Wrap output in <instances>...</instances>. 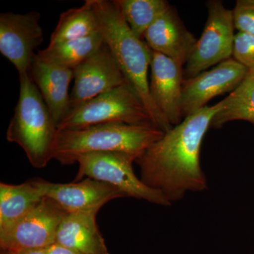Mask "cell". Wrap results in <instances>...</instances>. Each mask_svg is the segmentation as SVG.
<instances>
[{
  "label": "cell",
  "instance_id": "cell-1",
  "mask_svg": "<svg viewBox=\"0 0 254 254\" xmlns=\"http://www.w3.org/2000/svg\"><path fill=\"white\" fill-rule=\"evenodd\" d=\"M222 107L221 100L186 117L135 162L141 170L142 182L162 193L171 204L189 192L208 189L200 165V149L212 120Z\"/></svg>",
  "mask_w": 254,
  "mask_h": 254
},
{
  "label": "cell",
  "instance_id": "cell-2",
  "mask_svg": "<svg viewBox=\"0 0 254 254\" xmlns=\"http://www.w3.org/2000/svg\"><path fill=\"white\" fill-rule=\"evenodd\" d=\"M100 21V33L128 83L141 97L155 126L165 133L173 127L153 103L149 92L148 70L152 50L135 36L115 0H91Z\"/></svg>",
  "mask_w": 254,
  "mask_h": 254
},
{
  "label": "cell",
  "instance_id": "cell-3",
  "mask_svg": "<svg viewBox=\"0 0 254 254\" xmlns=\"http://www.w3.org/2000/svg\"><path fill=\"white\" fill-rule=\"evenodd\" d=\"M164 133L163 130L156 127L123 123L58 131L53 145V158L63 165L76 163L81 155L103 152H124L138 158Z\"/></svg>",
  "mask_w": 254,
  "mask_h": 254
},
{
  "label": "cell",
  "instance_id": "cell-4",
  "mask_svg": "<svg viewBox=\"0 0 254 254\" xmlns=\"http://www.w3.org/2000/svg\"><path fill=\"white\" fill-rule=\"evenodd\" d=\"M19 96L6 139L19 145L32 166L41 169L53 158L58 125L29 73L19 76Z\"/></svg>",
  "mask_w": 254,
  "mask_h": 254
},
{
  "label": "cell",
  "instance_id": "cell-5",
  "mask_svg": "<svg viewBox=\"0 0 254 254\" xmlns=\"http://www.w3.org/2000/svg\"><path fill=\"white\" fill-rule=\"evenodd\" d=\"M111 123L156 127L141 97L126 83L70 112L58 131Z\"/></svg>",
  "mask_w": 254,
  "mask_h": 254
},
{
  "label": "cell",
  "instance_id": "cell-6",
  "mask_svg": "<svg viewBox=\"0 0 254 254\" xmlns=\"http://www.w3.org/2000/svg\"><path fill=\"white\" fill-rule=\"evenodd\" d=\"M136 155L124 152L88 153L78 157V171L74 182L85 177L93 179L118 188L127 197L145 200L154 204L170 206L171 203L158 190L145 185L136 176L133 163Z\"/></svg>",
  "mask_w": 254,
  "mask_h": 254
},
{
  "label": "cell",
  "instance_id": "cell-7",
  "mask_svg": "<svg viewBox=\"0 0 254 254\" xmlns=\"http://www.w3.org/2000/svg\"><path fill=\"white\" fill-rule=\"evenodd\" d=\"M207 7L204 29L184 69L185 79L194 77L232 56L235 36L232 10L218 0L208 1Z\"/></svg>",
  "mask_w": 254,
  "mask_h": 254
},
{
  "label": "cell",
  "instance_id": "cell-8",
  "mask_svg": "<svg viewBox=\"0 0 254 254\" xmlns=\"http://www.w3.org/2000/svg\"><path fill=\"white\" fill-rule=\"evenodd\" d=\"M66 211L48 198L6 231L0 232V248L13 253L46 250L56 243L60 222Z\"/></svg>",
  "mask_w": 254,
  "mask_h": 254
},
{
  "label": "cell",
  "instance_id": "cell-9",
  "mask_svg": "<svg viewBox=\"0 0 254 254\" xmlns=\"http://www.w3.org/2000/svg\"><path fill=\"white\" fill-rule=\"evenodd\" d=\"M74 83L70 93V112L87 102L128 83L111 50L104 43L73 70Z\"/></svg>",
  "mask_w": 254,
  "mask_h": 254
},
{
  "label": "cell",
  "instance_id": "cell-10",
  "mask_svg": "<svg viewBox=\"0 0 254 254\" xmlns=\"http://www.w3.org/2000/svg\"><path fill=\"white\" fill-rule=\"evenodd\" d=\"M37 11L0 14V53L14 65L19 76L29 73L35 50L43 41Z\"/></svg>",
  "mask_w": 254,
  "mask_h": 254
},
{
  "label": "cell",
  "instance_id": "cell-11",
  "mask_svg": "<svg viewBox=\"0 0 254 254\" xmlns=\"http://www.w3.org/2000/svg\"><path fill=\"white\" fill-rule=\"evenodd\" d=\"M31 182L42 196L50 198L66 212L98 210L115 198L127 197L116 187L91 178L72 183H53L35 179Z\"/></svg>",
  "mask_w": 254,
  "mask_h": 254
},
{
  "label": "cell",
  "instance_id": "cell-12",
  "mask_svg": "<svg viewBox=\"0 0 254 254\" xmlns=\"http://www.w3.org/2000/svg\"><path fill=\"white\" fill-rule=\"evenodd\" d=\"M248 71V68L230 58L212 69L185 79L182 98L184 118L205 108L215 97L231 93L240 85Z\"/></svg>",
  "mask_w": 254,
  "mask_h": 254
},
{
  "label": "cell",
  "instance_id": "cell-13",
  "mask_svg": "<svg viewBox=\"0 0 254 254\" xmlns=\"http://www.w3.org/2000/svg\"><path fill=\"white\" fill-rule=\"evenodd\" d=\"M149 92L153 103L172 127L184 120L182 110L185 75L182 65L152 51Z\"/></svg>",
  "mask_w": 254,
  "mask_h": 254
},
{
  "label": "cell",
  "instance_id": "cell-14",
  "mask_svg": "<svg viewBox=\"0 0 254 254\" xmlns=\"http://www.w3.org/2000/svg\"><path fill=\"white\" fill-rule=\"evenodd\" d=\"M143 41L150 49L186 65L197 39L170 6L145 32Z\"/></svg>",
  "mask_w": 254,
  "mask_h": 254
},
{
  "label": "cell",
  "instance_id": "cell-15",
  "mask_svg": "<svg viewBox=\"0 0 254 254\" xmlns=\"http://www.w3.org/2000/svg\"><path fill=\"white\" fill-rule=\"evenodd\" d=\"M29 73L58 126L69 113L73 70L46 63L36 54Z\"/></svg>",
  "mask_w": 254,
  "mask_h": 254
},
{
  "label": "cell",
  "instance_id": "cell-16",
  "mask_svg": "<svg viewBox=\"0 0 254 254\" xmlns=\"http://www.w3.org/2000/svg\"><path fill=\"white\" fill-rule=\"evenodd\" d=\"M98 211L66 212L55 244L83 254H110L97 225Z\"/></svg>",
  "mask_w": 254,
  "mask_h": 254
},
{
  "label": "cell",
  "instance_id": "cell-17",
  "mask_svg": "<svg viewBox=\"0 0 254 254\" xmlns=\"http://www.w3.org/2000/svg\"><path fill=\"white\" fill-rule=\"evenodd\" d=\"M44 197L31 180L21 185L0 183V232L6 231Z\"/></svg>",
  "mask_w": 254,
  "mask_h": 254
},
{
  "label": "cell",
  "instance_id": "cell-18",
  "mask_svg": "<svg viewBox=\"0 0 254 254\" xmlns=\"http://www.w3.org/2000/svg\"><path fill=\"white\" fill-rule=\"evenodd\" d=\"M104 43L101 33L81 39L49 44L37 56L46 63L74 70L94 55Z\"/></svg>",
  "mask_w": 254,
  "mask_h": 254
},
{
  "label": "cell",
  "instance_id": "cell-19",
  "mask_svg": "<svg viewBox=\"0 0 254 254\" xmlns=\"http://www.w3.org/2000/svg\"><path fill=\"white\" fill-rule=\"evenodd\" d=\"M100 21L91 0L83 6L68 9L60 15L50 44L87 38L100 33Z\"/></svg>",
  "mask_w": 254,
  "mask_h": 254
},
{
  "label": "cell",
  "instance_id": "cell-20",
  "mask_svg": "<svg viewBox=\"0 0 254 254\" xmlns=\"http://www.w3.org/2000/svg\"><path fill=\"white\" fill-rule=\"evenodd\" d=\"M222 103V108L214 117L210 127L220 128L237 120L254 125V68L249 69L240 85Z\"/></svg>",
  "mask_w": 254,
  "mask_h": 254
},
{
  "label": "cell",
  "instance_id": "cell-21",
  "mask_svg": "<svg viewBox=\"0 0 254 254\" xmlns=\"http://www.w3.org/2000/svg\"><path fill=\"white\" fill-rule=\"evenodd\" d=\"M125 21L140 39L148 28L170 7L165 0H115Z\"/></svg>",
  "mask_w": 254,
  "mask_h": 254
},
{
  "label": "cell",
  "instance_id": "cell-22",
  "mask_svg": "<svg viewBox=\"0 0 254 254\" xmlns=\"http://www.w3.org/2000/svg\"><path fill=\"white\" fill-rule=\"evenodd\" d=\"M232 57L248 69L254 68V36L237 32L234 41Z\"/></svg>",
  "mask_w": 254,
  "mask_h": 254
},
{
  "label": "cell",
  "instance_id": "cell-23",
  "mask_svg": "<svg viewBox=\"0 0 254 254\" xmlns=\"http://www.w3.org/2000/svg\"><path fill=\"white\" fill-rule=\"evenodd\" d=\"M232 13L235 29L254 36V0H238Z\"/></svg>",
  "mask_w": 254,
  "mask_h": 254
},
{
  "label": "cell",
  "instance_id": "cell-24",
  "mask_svg": "<svg viewBox=\"0 0 254 254\" xmlns=\"http://www.w3.org/2000/svg\"><path fill=\"white\" fill-rule=\"evenodd\" d=\"M45 250L48 254H83L75 252V251L68 250L67 248L58 245V244H55Z\"/></svg>",
  "mask_w": 254,
  "mask_h": 254
},
{
  "label": "cell",
  "instance_id": "cell-25",
  "mask_svg": "<svg viewBox=\"0 0 254 254\" xmlns=\"http://www.w3.org/2000/svg\"><path fill=\"white\" fill-rule=\"evenodd\" d=\"M16 254H48L45 250H28L23 251V252L14 253Z\"/></svg>",
  "mask_w": 254,
  "mask_h": 254
},
{
  "label": "cell",
  "instance_id": "cell-26",
  "mask_svg": "<svg viewBox=\"0 0 254 254\" xmlns=\"http://www.w3.org/2000/svg\"><path fill=\"white\" fill-rule=\"evenodd\" d=\"M0 254H16L13 253V252H8V251L1 250V253Z\"/></svg>",
  "mask_w": 254,
  "mask_h": 254
}]
</instances>
